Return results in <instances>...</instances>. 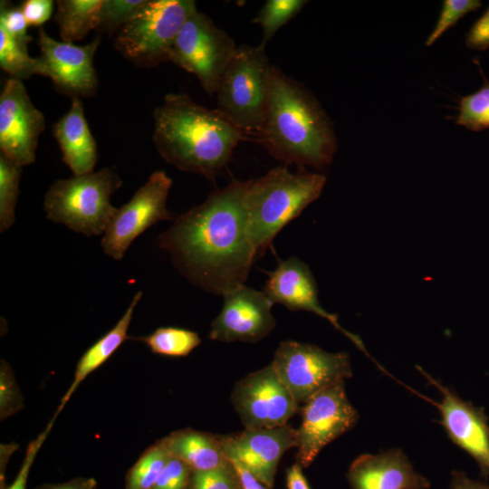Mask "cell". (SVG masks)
I'll list each match as a JSON object with an SVG mask.
<instances>
[{
  "instance_id": "cell-1",
  "label": "cell",
  "mask_w": 489,
  "mask_h": 489,
  "mask_svg": "<svg viewBox=\"0 0 489 489\" xmlns=\"http://www.w3.org/2000/svg\"><path fill=\"white\" fill-rule=\"evenodd\" d=\"M250 184L235 180L178 216L158 235L178 271L193 284L225 295L244 284L257 257L247 231L245 196Z\"/></svg>"
},
{
  "instance_id": "cell-2",
  "label": "cell",
  "mask_w": 489,
  "mask_h": 489,
  "mask_svg": "<svg viewBox=\"0 0 489 489\" xmlns=\"http://www.w3.org/2000/svg\"><path fill=\"white\" fill-rule=\"evenodd\" d=\"M255 139L285 164L321 168L333 159V124L318 100L300 82L272 65L268 99Z\"/></svg>"
},
{
  "instance_id": "cell-3",
  "label": "cell",
  "mask_w": 489,
  "mask_h": 489,
  "mask_svg": "<svg viewBox=\"0 0 489 489\" xmlns=\"http://www.w3.org/2000/svg\"><path fill=\"white\" fill-rule=\"evenodd\" d=\"M244 139L216 109L201 106L186 93L167 94L154 110L153 141L162 158L208 180H215Z\"/></svg>"
},
{
  "instance_id": "cell-4",
  "label": "cell",
  "mask_w": 489,
  "mask_h": 489,
  "mask_svg": "<svg viewBox=\"0 0 489 489\" xmlns=\"http://www.w3.org/2000/svg\"><path fill=\"white\" fill-rule=\"evenodd\" d=\"M326 177L304 168L292 173L285 167L250 179L245 196L248 235L257 256L276 235L321 194Z\"/></svg>"
},
{
  "instance_id": "cell-5",
  "label": "cell",
  "mask_w": 489,
  "mask_h": 489,
  "mask_svg": "<svg viewBox=\"0 0 489 489\" xmlns=\"http://www.w3.org/2000/svg\"><path fill=\"white\" fill-rule=\"evenodd\" d=\"M122 185L116 171L97 172L56 180L44 196L46 217L86 236L105 233L118 208L110 197Z\"/></svg>"
},
{
  "instance_id": "cell-6",
  "label": "cell",
  "mask_w": 489,
  "mask_h": 489,
  "mask_svg": "<svg viewBox=\"0 0 489 489\" xmlns=\"http://www.w3.org/2000/svg\"><path fill=\"white\" fill-rule=\"evenodd\" d=\"M271 67L264 46L239 45L221 76L216 110L244 137H255L263 123Z\"/></svg>"
},
{
  "instance_id": "cell-7",
  "label": "cell",
  "mask_w": 489,
  "mask_h": 489,
  "mask_svg": "<svg viewBox=\"0 0 489 489\" xmlns=\"http://www.w3.org/2000/svg\"><path fill=\"white\" fill-rule=\"evenodd\" d=\"M195 9L193 0H147L120 29L114 46L137 66H158L169 60L178 33Z\"/></svg>"
},
{
  "instance_id": "cell-8",
  "label": "cell",
  "mask_w": 489,
  "mask_h": 489,
  "mask_svg": "<svg viewBox=\"0 0 489 489\" xmlns=\"http://www.w3.org/2000/svg\"><path fill=\"white\" fill-rule=\"evenodd\" d=\"M236 48L228 34L195 9L179 31L168 61L193 73L206 92L213 95Z\"/></svg>"
},
{
  "instance_id": "cell-9",
  "label": "cell",
  "mask_w": 489,
  "mask_h": 489,
  "mask_svg": "<svg viewBox=\"0 0 489 489\" xmlns=\"http://www.w3.org/2000/svg\"><path fill=\"white\" fill-rule=\"evenodd\" d=\"M271 363L298 405L352 375L348 353L293 340L281 342Z\"/></svg>"
},
{
  "instance_id": "cell-10",
  "label": "cell",
  "mask_w": 489,
  "mask_h": 489,
  "mask_svg": "<svg viewBox=\"0 0 489 489\" xmlns=\"http://www.w3.org/2000/svg\"><path fill=\"white\" fill-rule=\"evenodd\" d=\"M172 179L162 170L153 172L132 197L118 208L101 241L106 254L121 260L132 242L153 225L174 217L167 209Z\"/></svg>"
},
{
  "instance_id": "cell-11",
  "label": "cell",
  "mask_w": 489,
  "mask_h": 489,
  "mask_svg": "<svg viewBox=\"0 0 489 489\" xmlns=\"http://www.w3.org/2000/svg\"><path fill=\"white\" fill-rule=\"evenodd\" d=\"M359 414L350 403L344 381L312 396L302 408L296 429V463L308 467L329 443L354 427Z\"/></svg>"
},
{
  "instance_id": "cell-12",
  "label": "cell",
  "mask_w": 489,
  "mask_h": 489,
  "mask_svg": "<svg viewBox=\"0 0 489 489\" xmlns=\"http://www.w3.org/2000/svg\"><path fill=\"white\" fill-rule=\"evenodd\" d=\"M231 400L246 429L286 425L298 410V403L272 363L240 379Z\"/></svg>"
},
{
  "instance_id": "cell-13",
  "label": "cell",
  "mask_w": 489,
  "mask_h": 489,
  "mask_svg": "<svg viewBox=\"0 0 489 489\" xmlns=\"http://www.w3.org/2000/svg\"><path fill=\"white\" fill-rule=\"evenodd\" d=\"M44 128V117L31 101L23 81L9 77L0 95L1 154L22 168L34 163Z\"/></svg>"
},
{
  "instance_id": "cell-14",
  "label": "cell",
  "mask_w": 489,
  "mask_h": 489,
  "mask_svg": "<svg viewBox=\"0 0 489 489\" xmlns=\"http://www.w3.org/2000/svg\"><path fill=\"white\" fill-rule=\"evenodd\" d=\"M100 43L101 37L96 36L91 43L78 46L57 41L40 28L38 45L41 55L38 59L41 76L50 78L58 91L72 98L94 95L98 79L93 58Z\"/></svg>"
},
{
  "instance_id": "cell-15",
  "label": "cell",
  "mask_w": 489,
  "mask_h": 489,
  "mask_svg": "<svg viewBox=\"0 0 489 489\" xmlns=\"http://www.w3.org/2000/svg\"><path fill=\"white\" fill-rule=\"evenodd\" d=\"M223 297L222 310L211 324V340L256 342L273 330V302L264 292L243 284Z\"/></svg>"
},
{
  "instance_id": "cell-16",
  "label": "cell",
  "mask_w": 489,
  "mask_h": 489,
  "mask_svg": "<svg viewBox=\"0 0 489 489\" xmlns=\"http://www.w3.org/2000/svg\"><path fill=\"white\" fill-rule=\"evenodd\" d=\"M220 437L227 458L238 461L269 489L273 487L282 455L297 446L296 429L287 424L273 428H245Z\"/></svg>"
},
{
  "instance_id": "cell-17",
  "label": "cell",
  "mask_w": 489,
  "mask_h": 489,
  "mask_svg": "<svg viewBox=\"0 0 489 489\" xmlns=\"http://www.w3.org/2000/svg\"><path fill=\"white\" fill-rule=\"evenodd\" d=\"M267 275L268 280L263 292L273 303H281L291 311H307L318 314L369 355L361 340L343 329L337 315L328 312L321 306L314 277L302 261L297 257L280 260L277 267L267 272Z\"/></svg>"
},
{
  "instance_id": "cell-18",
  "label": "cell",
  "mask_w": 489,
  "mask_h": 489,
  "mask_svg": "<svg viewBox=\"0 0 489 489\" xmlns=\"http://www.w3.org/2000/svg\"><path fill=\"white\" fill-rule=\"evenodd\" d=\"M419 370L443 394L442 402L435 404L440 410L441 423L449 438L475 460L480 468L481 477L487 481L489 477V426L484 409L462 400L421 369Z\"/></svg>"
},
{
  "instance_id": "cell-19",
  "label": "cell",
  "mask_w": 489,
  "mask_h": 489,
  "mask_svg": "<svg viewBox=\"0 0 489 489\" xmlns=\"http://www.w3.org/2000/svg\"><path fill=\"white\" fill-rule=\"evenodd\" d=\"M351 489H428L429 481L416 472L400 449L379 455L364 454L350 465Z\"/></svg>"
},
{
  "instance_id": "cell-20",
  "label": "cell",
  "mask_w": 489,
  "mask_h": 489,
  "mask_svg": "<svg viewBox=\"0 0 489 489\" xmlns=\"http://www.w3.org/2000/svg\"><path fill=\"white\" fill-rule=\"evenodd\" d=\"M53 134L60 146L63 162L74 175L93 172L98 160L97 145L79 97L72 99L70 110L53 126Z\"/></svg>"
},
{
  "instance_id": "cell-21",
  "label": "cell",
  "mask_w": 489,
  "mask_h": 489,
  "mask_svg": "<svg viewBox=\"0 0 489 489\" xmlns=\"http://www.w3.org/2000/svg\"><path fill=\"white\" fill-rule=\"evenodd\" d=\"M161 441L171 455L184 461L193 471L212 470L229 462L220 436L187 428Z\"/></svg>"
},
{
  "instance_id": "cell-22",
  "label": "cell",
  "mask_w": 489,
  "mask_h": 489,
  "mask_svg": "<svg viewBox=\"0 0 489 489\" xmlns=\"http://www.w3.org/2000/svg\"><path fill=\"white\" fill-rule=\"evenodd\" d=\"M141 297L142 292H138L133 296L128 309L115 326L91 346L81 357L76 365L74 379L72 385L62 398L55 415L58 416L60 414L82 381H83L90 373L101 367L128 338L127 332L133 312Z\"/></svg>"
},
{
  "instance_id": "cell-23",
  "label": "cell",
  "mask_w": 489,
  "mask_h": 489,
  "mask_svg": "<svg viewBox=\"0 0 489 489\" xmlns=\"http://www.w3.org/2000/svg\"><path fill=\"white\" fill-rule=\"evenodd\" d=\"M103 0H58L54 20L63 42L84 38L91 30H97L99 12Z\"/></svg>"
},
{
  "instance_id": "cell-24",
  "label": "cell",
  "mask_w": 489,
  "mask_h": 489,
  "mask_svg": "<svg viewBox=\"0 0 489 489\" xmlns=\"http://www.w3.org/2000/svg\"><path fill=\"white\" fill-rule=\"evenodd\" d=\"M139 340L145 342L153 353L168 357L187 356L201 343L197 332L177 327H160Z\"/></svg>"
},
{
  "instance_id": "cell-25",
  "label": "cell",
  "mask_w": 489,
  "mask_h": 489,
  "mask_svg": "<svg viewBox=\"0 0 489 489\" xmlns=\"http://www.w3.org/2000/svg\"><path fill=\"white\" fill-rule=\"evenodd\" d=\"M24 43L0 28V66L10 77L24 80L41 75L38 58H33Z\"/></svg>"
},
{
  "instance_id": "cell-26",
  "label": "cell",
  "mask_w": 489,
  "mask_h": 489,
  "mask_svg": "<svg viewBox=\"0 0 489 489\" xmlns=\"http://www.w3.org/2000/svg\"><path fill=\"white\" fill-rule=\"evenodd\" d=\"M170 456L161 440L149 446L128 471L125 489H152Z\"/></svg>"
},
{
  "instance_id": "cell-27",
  "label": "cell",
  "mask_w": 489,
  "mask_h": 489,
  "mask_svg": "<svg viewBox=\"0 0 489 489\" xmlns=\"http://www.w3.org/2000/svg\"><path fill=\"white\" fill-rule=\"evenodd\" d=\"M22 167L0 155V232L8 230L15 220Z\"/></svg>"
},
{
  "instance_id": "cell-28",
  "label": "cell",
  "mask_w": 489,
  "mask_h": 489,
  "mask_svg": "<svg viewBox=\"0 0 489 489\" xmlns=\"http://www.w3.org/2000/svg\"><path fill=\"white\" fill-rule=\"evenodd\" d=\"M308 3L305 0H268L254 18L253 23L258 24L263 29L264 46L275 33L291 19H292Z\"/></svg>"
},
{
  "instance_id": "cell-29",
  "label": "cell",
  "mask_w": 489,
  "mask_h": 489,
  "mask_svg": "<svg viewBox=\"0 0 489 489\" xmlns=\"http://www.w3.org/2000/svg\"><path fill=\"white\" fill-rule=\"evenodd\" d=\"M475 92L460 99L455 123L473 131L489 129V82Z\"/></svg>"
},
{
  "instance_id": "cell-30",
  "label": "cell",
  "mask_w": 489,
  "mask_h": 489,
  "mask_svg": "<svg viewBox=\"0 0 489 489\" xmlns=\"http://www.w3.org/2000/svg\"><path fill=\"white\" fill-rule=\"evenodd\" d=\"M147 0H103L99 12V32L113 33L125 25Z\"/></svg>"
},
{
  "instance_id": "cell-31",
  "label": "cell",
  "mask_w": 489,
  "mask_h": 489,
  "mask_svg": "<svg viewBox=\"0 0 489 489\" xmlns=\"http://www.w3.org/2000/svg\"><path fill=\"white\" fill-rule=\"evenodd\" d=\"M482 6L479 0H444L436 25L425 42L429 47L466 14Z\"/></svg>"
},
{
  "instance_id": "cell-32",
  "label": "cell",
  "mask_w": 489,
  "mask_h": 489,
  "mask_svg": "<svg viewBox=\"0 0 489 489\" xmlns=\"http://www.w3.org/2000/svg\"><path fill=\"white\" fill-rule=\"evenodd\" d=\"M187 489H242L232 463L207 471H193Z\"/></svg>"
},
{
  "instance_id": "cell-33",
  "label": "cell",
  "mask_w": 489,
  "mask_h": 489,
  "mask_svg": "<svg viewBox=\"0 0 489 489\" xmlns=\"http://www.w3.org/2000/svg\"><path fill=\"white\" fill-rule=\"evenodd\" d=\"M23 396L15 383L13 370L7 362L1 360L0 368V417L5 419L24 407Z\"/></svg>"
},
{
  "instance_id": "cell-34",
  "label": "cell",
  "mask_w": 489,
  "mask_h": 489,
  "mask_svg": "<svg viewBox=\"0 0 489 489\" xmlns=\"http://www.w3.org/2000/svg\"><path fill=\"white\" fill-rule=\"evenodd\" d=\"M192 472L187 464L171 455L152 489H187Z\"/></svg>"
},
{
  "instance_id": "cell-35",
  "label": "cell",
  "mask_w": 489,
  "mask_h": 489,
  "mask_svg": "<svg viewBox=\"0 0 489 489\" xmlns=\"http://www.w3.org/2000/svg\"><path fill=\"white\" fill-rule=\"evenodd\" d=\"M28 24L20 7L11 6L6 2L0 5V28L13 38L28 43L32 37L27 33Z\"/></svg>"
},
{
  "instance_id": "cell-36",
  "label": "cell",
  "mask_w": 489,
  "mask_h": 489,
  "mask_svg": "<svg viewBox=\"0 0 489 489\" xmlns=\"http://www.w3.org/2000/svg\"><path fill=\"white\" fill-rule=\"evenodd\" d=\"M56 417L57 415H54V417L52 418L45 429L28 445L25 452V456L18 475H16L14 481L8 487L4 489H26V483L31 466L33 465L38 451L40 450L48 434L50 433Z\"/></svg>"
},
{
  "instance_id": "cell-37",
  "label": "cell",
  "mask_w": 489,
  "mask_h": 489,
  "mask_svg": "<svg viewBox=\"0 0 489 489\" xmlns=\"http://www.w3.org/2000/svg\"><path fill=\"white\" fill-rule=\"evenodd\" d=\"M465 45L477 51L489 48V6L465 34Z\"/></svg>"
},
{
  "instance_id": "cell-38",
  "label": "cell",
  "mask_w": 489,
  "mask_h": 489,
  "mask_svg": "<svg viewBox=\"0 0 489 489\" xmlns=\"http://www.w3.org/2000/svg\"><path fill=\"white\" fill-rule=\"evenodd\" d=\"M20 8L28 26H40L50 19L53 2L51 0H26L23 2Z\"/></svg>"
},
{
  "instance_id": "cell-39",
  "label": "cell",
  "mask_w": 489,
  "mask_h": 489,
  "mask_svg": "<svg viewBox=\"0 0 489 489\" xmlns=\"http://www.w3.org/2000/svg\"><path fill=\"white\" fill-rule=\"evenodd\" d=\"M35 489H98L94 478L77 477L62 484H45Z\"/></svg>"
},
{
  "instance_id": "cell-40",
  "label": "cell",
  "mask_w": 489,
  "mask_h": 489,
  "mask_svg": "<svg viewBox=\"0 0 489 489\" xmlns=\"http://www.w3.org/2000/svg\"><path fill=\"white\" fill-rule=\"evenodd\" d=\"M450 489H489L486 481L469 478L463 471H453Z\"/></svg>"
},
{
  "instance_id": "cell-41",
  "label": "cell",
  "mask_w": 489,
  "mask_h": 489,
  "mask_svg": "<svg viewBox=\"0 0 489 489\" xmlns=\"http://www.w3.org/2000/svg\"><path fill=\"white\" fill-rule=\"evenodd\" d=\"M229 460L237 473L242 489H269L238 461L235 459Z\"/></svg>"
},
{
  "instance_id": "cell-42",
  "label": "cell",
  "mask_w": 489,
  "mask_h": 489,
  "mask_svg": "<svg viewBox=\"0 0 489 489\" xmlns=\"http://www.w3.org/2000/svg\"><path fill=\"white\" fill-rule=\"evenodd\" d=\"M302 468L298 463H295L288 469L286 475L287 489H311Z\"/></svg>"
}]
</instances>
